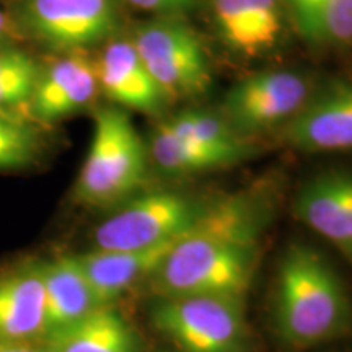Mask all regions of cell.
<instances>
[{"instance_id": "1", "label": "cell", "mask_w": 352, "mask_h": 352, "mask_svg": "<svg viewBox=\"0 0 352 352\" xmlns=\"http://www.w3.org/2000/svg\"><path fill=\"white\" fill-rule=\"evenodd\" d=\"M270 183L215 196L199 220L171 245L147 287L153 297L217 296L246 300L276 212Z\"/></svg>"}, {"instance_id": "2", "label": "cell", "mask_w": 352, "mask_h": 352, "mask_svg": "<svg viewBox=\"0 0 352 352\" xmlns=\"http://www.w3.org/2000/svg\"><path fill=\"white\" fill-rule=\"evenodd\" d=\"M272 329L289 352H305L352 334V297L328 259L305 243H290L279 261Z\"/></svg>"}, {"instance_id": "3", "label": "cell", "mask_w": 352, "mask_h": 352, "mask_svg": "<svg viewBox=\"0 0 352 352\" xmlns=\"http://www.w3.org/2000/svg\"><path fill=\"white\" fill-rule=\"evenodd\" d=\"M147 142L120 107L95 113L94 134L74 184V199L91 209H116L142 191L147 178Z\"/></svg>"}, {"instance_id": "4", "label": "cell", "mask_w": 352, "mask_h": 352, "mask_svg": "<svg viewBox=\"0 0 352 352\" xmlns=\"http://www.w3.org/2000/svg\"><path fill=\"white\" fill-rule=\"evenodd\" d=\"M153 333L173 352H254L245 300L217 296L155 297Z\"/></svg>"}, {"instance_id": "5", "label": "cell", "mask_w": 352, "mask_h": 352, "mask_svg": "<svg viewBox=\"0 0 352 352\" xmlns=\"http://www.w3.org/2000/svg\"><path fill=\"white\" fill-rule=\"evenodd\" d=\"M212 197L182 191H140L116 208L91 233V250H152L182 239Z\"/></svg>"}, {"instance_id": "6", "label": "cell", "mask_w": 352, "mask_h": 352, "mask_svg": "<svg viewBox=\"0 0 352 352\" xmlns=\"http://www.w3.org/2000/svg\"><path fill=\"white\" fill-rule=\"evenodd\" d=\"M8 16L20 36L59 54L88 51L121 25L118 0H15Z\"/></svg>"}, {"instance_id": "7", "label": "cell", "mask_w": 352, "mask_h": 352, "mask_svg": "<svg viewBox=\"0 0 352 352\" xmlns=\"http://www.w3.org/2000/svg\"><path fill=\"white\" fill-rule=\"evenodd\" d=\"M135 50L170 100L195 98L212 82L210 60L199 36L178 16H158L139 26Z\"/></svg>"}, {"instance_id": "8", "label": "cell", "mask_w": 352, "mask_h": 352, "mask_svg": "<svg viewBox=\"0 0 352 352\" xmlns=\"http://www.w3.org/2000/svg\"><path fill=\"white\" fill-rule=\"evenodd\" d=\"M311 90L292 70H263L228 88L220 114L241 138L285 126L300 111Z\"/></svg>"}, {"instance_id": "9", "label": "cell", "mask_w": 352, "mask_h": 352, "mask_svg": "<svg viewBox=\"0 0 352 352\" xmlns=\"http://www.w3.org/2000/svg\"><path fill=\"white\" fill-rule=\"evenodd\" d=\"M284 142L300 152L352 151V82H329L310 94L283 126Z\"/></svg>"}, {"instance_id": "10", "label": "cell", "mask_w": 352, "mask_h": 352, "mask_svg": "<svg viewBox=\"0 0 352 352\" xmlns=\"http://www.w3.org/2000/svg\"><path fill=\"white\" fill-rule=\"evenodd\" d=\"M98 91L94 57L88 51L64 52L39 67L30 118L38 124H54L87 108Z\"/></svg>"}, {"instance_id": "11", "label": "cell", "mask_w": 352, "mask_h": 352, "mask_svg": "<svg viewBox=\"0 0 352 352\" xmlns=\"http://www.w3.org/2000/svg\"><path fill=\"white\" fill-rule=\"evenodd\" d=\"M294 212L352 267V170H329L298 189Z\"/></svg>"}, {"instance_id": "12", "label": "cell", "mask_w": 352, "mask_h": 352, "mask_svg": "<svg viewBox=\"0 0 352 352\" xmlns=\"http://www.w3.org/2000/svg\"><path fill=\"white\" fill-rule=\"evenodd\" d=\"M43 259L26 258L0 271V342H44Z\"/></svg>"}, {"instance_id": "13", "label": "cell", "mask_w": 352, "mask_h": 352, "mask_svg": "<svg viewBox=\"0 0 352 352\" xmlns=\"http://www.w3.org/2000/svg\"><path fill=\"white\" fill-rule=\"evenodd\" d=\"M98 88L122 109L160 114L170 98L153 80L134 43L111 39L95 59Z\"/></svg>"}, {"instance_id": "14", "label": "cell", "mask_w": 352, "mask_h": 352, "mask_svg": "<svg viewBox=\"0 0 352 352\" xmlns=\"http://www.w3.org/2000/svg\"><path fill=\"white\" fill-rule=\"evenodd\" d=\"M171 245L152 250H90L76 256L100 305L108 307L118 305L131 290L147 284Z\"/></svg>"}, {"instance_id": "15", "label": "cell", "mask_w": 352, "mask_h": 352, "mask_svg": "<svg viewBox=\"0 0 352 352\" xmlns=\"http://www.w3.org/2000/svg\"><path fill=\"white\" fill-rule=\"evenodd\" d=\"M283 8V0H212L215 30L232 51L263 54L280 36Z\"/></svg>"}, {"instance_id": "16", "label": "cell", "mask_w": 352, "mask_h": 352, "mask_svg": "<svg viewBox=\"0 0 352 352\" xmlns=\"http://www.w3.org/2000/svg\"><path fill=\"white\" fill-rule=\"evenodd\" d=\"M47 341L101 308L76 254L43 259Z\"/></svg>"}, {"instance_id": "17", "label": "cell", "mask_w": 352, "mask_h": 352, "mask_svg": "<svg viewBox=\"0 0 352 352\" xmlns=\"http://www.w3.org/2000/svg\"><path fill=\"white\" fill-rule=\"evenodd\" d=\"M44 347L46 352H147L142 333L118 305L98 308L44 341Z\"/></svg>"}, {"instance_id": "18", "label": "cell", "mask_w": 352, "mask_h": 352, "mask_svg": "<svg viewBox=\"0 0 352 352\" xmlns=\"http://www.w3.org/2000/svg\"><path fill=\"white\" fill-rule=\"evenodd\" d=\"M148 160L160 173L168 176H192L228 168L250 157L241 153L219 151L196 140L179 135L164 121L153 127L147 142Z\"/></svg>"}, {"instance_id": "19", "label": "cell", "mask_w": 352, "mask_h": 352, "mask_svg": "<svg viewBox=\"0 0 352 352\" xmlns=\"http://www.w3.org/2000/svg\"><path fill=\"white\" fill-rule=\"evenodd\" d=\"M164 122L179 135L208 147L241 153L246 157H253L254 153L248 139L236 134L220 113L215 114L206 109H183L166 118Z\"/></svg>"}, {"instance_id": "20", "label": "cell", "mask_w": 352, "mask_h": 352, "mask_svg": "<svg viewBox=\"0 0 352 352\" xmlns=\"http://www.w3.org/2000/svg\"><path fill=\"white\" fill-rule=\"evenodd\" d=\"M39 67L33 56L12 43L0 46V113L19 118L16 111L28 107Z\"/></svg>"}, {"instance_id": "21", "label": "cell", "mask_w": 352, "mask_h": 352, "mask_svg": "<svg viewBox=\"0 0 352 352\" xmlns=\"http://www.w3.org/2000/svg\"><path fill=\"white\" fill-rule=\"evenodd\" d=\"M41 151L36 126L0 113V171L28 168L36 164Z\"/></svg>"}, {"instance_id": "22", "label": "cell", "mask_w": 352, "mask_h": 352, "mask_svg": "<svg viewBox=\"0 0 352 352\" xmlns=\"http://www.w3.org/2000/svg\"><path fill=\"white\" fill-rule=\"evenodd\" d=\"M321 43L338 46L352 43V0H324Z\"/></svg>"}, {"instance_id": "23", "label": "cell", "mask_w": 352, "mask_h": 352, "mask_svg": "<svg viewBox=\"0 0 352 352\" xmlns=\"http://www.w3.org/2000/svg\"><path fill=\"white\" fill-rule=\"evenodd\" d=\"M283 6L290 13L297 32L303 39L310 43H321L324 0H283Z\"/></svg>"}, {"instance_id": "24", "label": "cell", "mask_w": 352, "mask_h": 352, "mask_svg": "<svg viewBox=\"0 0 352 352\" xmlns=\"http://www.w3.org/2000/svg\"><path fill=\"white\" fill-rule=\"evenodd\" d=\"M139 10L157 13L158 16H179L195 7L196 0H126Z\"/></svg>"}, {"instance_id": "25", "label": "cell", "mask_w": 352, "mask_h": 352, "mask_svg": "<svg viewBox=\"0 0 352 352\" xmlns=\"http://www.w3.org/2000/svg\"><path fill=\"white\" fill-rule=\"evenodd\" d=\"M20 34L16 32L15 25L8 13H6L3 10H0V46L2 44H10L12 38H19Z\"/></svg>"}, {"instance_id": "26", "label": "cell", "mask_w": 352, "mask_h": 352, "mask_svg": "<svg viewBox=\"0 0 352 352\" xmlns=\"http://www.w3.org/2000/svg\"><path fill=\"white\" fill-rule=\"evenodd\" d=\"M0 352H46L44 342H0Z\"/></svg>"}]
</instances>
